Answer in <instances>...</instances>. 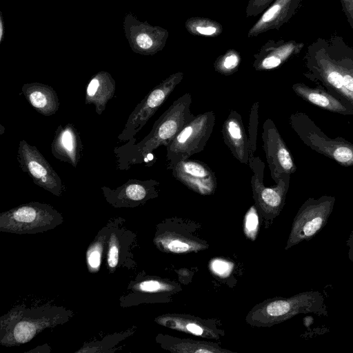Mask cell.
Masks as SVG:
<instances>
[{
    "mask_svg": "<svg viewBox=\"0 0 353 353\" xmlns=\"http://www.w3.org/2000/svg\"><path fill=\"white\" fill-rule=\"evenodd\" d=\"M17 159L21 170L28 174L35 185L54 196L62 195L65 188L61 177L36 146L21 140Z\"/></svg>",
    "mask_w": 353,
    "mask_h": 353,
    "instance_id": "obj_9",
    "label": "cell"
},
{
    "mask_svg": "<svg viewBox=\"0 0 353 353\" xmlns=\"http://www.w3.org/2000/svg\"><path fill=\"white\" fill-rule=\"evenodd\" d=\"M222 134L223 141L233 157L240 163L248 165L250 157L253 153L250 150L242 117L236 110H231L223 122Z\"/></svg>",
    "mask_w": 353,
    "mask_h": 353,
    "instance_id": "obj_19",
    "label": "cell"
},
{
    "mask_svg": "<svg viewBox=\"0 0 353 353\" xmlns=\"http://www.w3.org/2000/svg\"><path fill=\"white\" fill-rule=\"evenodd\" d=\"M72 316V311L62 307L26 308L21 319L0 338V343L7 347L24 344L45 329L67 322Z\"/></svg>",
    "mask_w": 353,
    "mask_h": 353,
    "instance_id": "obj_5",
    "label": "cell"
},
{
    "mask_svg": "<svg viewBox=\"0 0 353 353\" xmlns=\"http://www.w3.org/2000/svg\"><path fill=\"white\" fill-rule=\"evenodd\" d=\"M21 92L31 106L43 116L54 114L59 108L57 92L51 85L38 82L28 83L22 85Z\"/></svg>",
    "mask_w": 353,
    "mask_h": 353,
    "instance_id": "obj_21",
    "label": "cell"
},
{
    "mask_svg": "<svg viewBox=\"0 0 353 353\" xmlns=\"http://www.w3.org/2000/svg\"><path fill=\"white\" fill-rule=\"evenodd\" d=\"M159 325L199 337L218 340L224 336L212 320L202 319L186 314H164L155 318Z\"/></svg>",
    "mask_w": 353,
    "mask_h": 353,
    "instance_id": "obj_14",
    "label": "cell"
},
{
    "mask_svg": "<svg viewBox=\"0 0 353 353\" xmlns=\"http://www.w3.org/2000/svg\"><path fill=\"white\" fill-rule=\"evenodd\" d=\"M304 43L294 40H268L254 54L253 67L256 71L274 70L300 53Z\"/></svg>",
    "mask_w": 353,
    "mask_h": 353,
    "instance_id": "obj_15",
    "label": "cell"
},
{
    "mask_svg": "<svg viewBox=\"0 0 353 353\" xmlns=\"http://www.w3.org/2000/svg\"><path fill=\"white\" fill-rule=\"evenodd\" d=\"M26 310L24 305L12 309L0 320V336L6 334L21 319Z\"/></svg>",
    "mask_w": 353,
    "mask_h": 353,
    "instance_id": "obj_30",
    "label": "cell"
},
{
    "mask_svg": "<svg viewBox=\"0 0 353 353\" xmlns=\"http://www.w3.org/2000/svg\"><path fill=\"white\" fill-rule=\"evenodd\" d=\"M259 214L256 207L253 205L250 207L244 216L243 232L245 236L251 241H254L258 234L259 227Z\"/></svg>",
    "mask_w": 353,
    "mask_h": 353,
    "instance_id": "obj_29",
    "label": "cell"
},
{
    "mask_svg": "<svg viewBox=\"0 0 353 353\" xmlns=\"http://www.w3.org/2000/svg\"><path fill=\"white\" fill-rule=\"evenodd\" d=\"M241 62V57L239 52L234 49H229L216 59L214 68L216 72L229 76L238 70Z\"/></svg>",
    "mask_w": 353,
    "mask_h": 353,
    "instance_id": "obj_28",
    "label": "cell"
},
{
    "mask_svg": "<svg viewBox=\"0 0 353 353\" xmlns=\"http://www.w3.org/2000/svg\"><path fill=\"white\" fill-rule=\"evenodd\" d=\"M301 0H274L250 28L248 37L258 36L270 30H279L296 12Z\"/></svg>",
    "mask_w": 353,
    "mask_h": 353,
    "instance_id": "obj_20",
    "label": "cell"
},
{
    "mask_svg": "<svg viewBox=\"0 0 353 353\" xmlns=\"http://www.w3.org/2000/svg\"><path fill=\"white\" fill-rule=\"evenodd\" d=\"M153 241L159 250L170 254H189L208 248L205 241L168 226H158Z\"/></svg>",
    "mask_w": 353,
    "mask_h": 353,
    "instance_id": "obj_18",
    "label": "cell"
},
{
    "mask_svg": "<svg viewBox=\"0 0 353 353\" xmlns=\"http://www.w3.org/2000/svg\"><path fill=\"white\" fill-rule=\"evenodd\" d=\"M261 137L271 176L276 183L283 174L292 173L295 165L290 151L270 119H267L263 124Z\"/></svg>",
    "mask_w": 353,
    "mask_h": 353,
    "instance_id": "obj_12",
    "label": "cell"
},
{
    "mask_svg": "<svg viewBox=\"0 0 353 353\" xmlns=\"http://www.w3.org/2000/svg\"><path fill=\"white\" fill-rule=\"evenodd\" d=\"M123 220L118 218L110 221V228L106 242V263L110 272L121 266H128L130 245L134 239L132 232L121 225Z\"/></svg>",
    "mask_w": 353,
    "mask_h": 353,
    "instance_id": "obj_17",
    "label": "cell"
},
{
    "mask_svg": "<svg viewBox=\"0 0 353 353\" xmlns=\"http://www.w3.org/2000/svg\"><path fill=\"white\" fill-rule=\"evenodd\" d=\"M294 90L308 101L334 112H342L344 107L334 98L321 91L308 88L301 84L293 85Z\"/></svg>",
    "mask_w": 353,
    "mask_h": 353,
    "instance_id": "obj_25",
    "label": "cell"
},
{
    "mask_svg": "<svg viewBox=\"0 0 353 353\" xmlns=\"http://www.w3.org/2000/svg\"><path fill=\"white\" fill-rule=\"evenodd\" d=\"M274 0H249L245 9L246 17H256L263 12Z\"/></svg>",
    "mask_w": 353,
    "mask_h": 353,
    "instance_id": "obj_33",
    "label": "cell"
},
{
    "mask_svg": "<svg viewBox=\"0 0 353 353\" xmlns=\"http://www.w3.org/2000/svg\"><path fill=\"white\" fill-rule=\"evenodd\" d=\"M342 10L353 30V0H340Z\"/></svg>",
    "mask_w": 353,
    "mask_h": 353,
    "instance_id": "obj_34",
    "label": "cell"
},
{
    "mask_svg": "<svg viewBox=\"0 0 353 353\" xmlns=\"http://www.w3.org/2000/svg\"><path fill=\"white\" fill-rule=\"evenodd\" d=\"M248 165L253 172L250 182L254 205L265 220H273L284 206L290 174H283L276 186L266 187L263 183L264 163L252 154Z\"/></svg>",
    "mask_w": 353,
    "mask_h": 353,
    "instance_id": "obj_6",
    "label": "cell"
},
{
    "mask_svg": "<svg viewBox=\"0 0 353 353\" xmlns=\"http://www.w3.org/2000/svg\"><path fill=\"white\" fill-rule=\"evenodd\" d=\"M171 170L177 181L199 194L210 196L216 190L215 173L203 161L185 159L176 163Z\"/></svg>",
    "mask_w": 353,
    "mask_h": 353,
    "instance_id": "obj_13",
    "label": "cell"
},
{
    "mask_svg": "<svg viewBox=\"0 0 353 353\" xmlns=\"http://www.w3.org/2000/svg\"><path fill=\"white\" fill-rule=\"evenodd\" d=\"M175 288L171 283L151 278L134 282L128 290L132 292L130 294H156L172 292Z\"/></svg>",
    "mask_w": 353,
    "mask_h": 353,
    "instance_id": "obj_27",
    "label": "cell"
},
{
    "mask_svg": "<svg viewBox=\"0 0 353 353\" xmlns=\"http://www.w3.org/2000/svg\"><path fill=\"white\" fill-rule=\"evenodd\" d=\"M62 214L52 205L32 201L0 214V230L14 234H36L52 230L63 223Z\"/></svg>",
    "mask_w": 353,
    "mask_h": 353,
    "instance_id": "obj_3",
    "label": "cell"
},
{
    "mask_svg": "<svg viewBox=\"0 0 353 353\" xmlns=\"http://www.w3.org/2000/svg\"><path fill=\"white\" fill-rule=\"evenodd\" d=\"M215 119L214 111L205 112L194 116L183 127L165 147L168 170L203 150L213 132Z\"/></svg>",
    "mask_w": 353,
    "mask_h": 353,
    "instance_id": "obj_4",
    "label": "cell"
},
{
    "mask_svg": "<svg viewBox=\"0 0 353 353\" xmlns=\"http://www.w3.org/2000/svg\"><path fill=\"white\" fill-rule=\"evenodd\" d=\"M327 316L323 295L319 291L298 293L289 298L268 299L253 307L245 317L254 327H272L301 314Z\"/></svg>",
    "mask_w": 353,
    "mask_h": 353,
    "instance_id": "obj_2",
    "label": "cell"
},
{
    "mask_svg": "<svg viewBox=\"0 0 353 353\" xmlns=\"http://www.w3.org/2000/svg\"><path fill=\"white\" fill-rule=\"evenodd\" d=\"M123 27L131 50L141 55H154L162 50L169 36L166 29L141 21L130 12L125 14Z\"/></svg>",
    "mask_w": 353,
    "mask_h": 353,
    "instance_id": "obj_10",
    "label": "cell"
},
{
    "mask_svg": "<svg viewBox=\"0 0 353 353\" xmlns=\"http://www.w3.org/2000/svg\"><path fill=\"white\" fill-rule=\"evenodd\" d=\"M160 183L155 179H130L116 189L102 186L105 201L114 208H135L159 194Z\"/></svg>",
    "mask_w": 353,
    "mask_h": 353,
    "instance_id": "obj_11",
    "label": "cell"
},
{
    "mask_svg": "<svg viewBox=\"0 0 353 353\" xmlns=\"http://www.w3.org/2000/svg\"><path fill=\"white\" fill-rule=\"evenodd\" d=\"M259 103H253L250 113L248 125V139L251 152L254 154L256 150L257 128L259 124Z\"/></svg>",
    "mask_w": 353,
    "mask_h": 353,
    "instance_id": "obj_31",
    "label": "cell"
},
{
    "mask_svg": "<svg viewBox=\"0 0 353 353\" xmlns=\"http://www.w3.org/2000/svg\"><path fill=\"white\" fill-rule=\"evenodd\" d=\"M110 228V221L104 226L88 247L86 261L88 270L95 273L99 270L103 253L106 250V242Z\"/></svg>",
    "mask_w": 353,
    "mask_h": 353,
    "instance_id": "obj_24",
    "label": "cell"
},
{
    "mask_svg": "<svg viewBox=\"0 0 353 353\" xmlns=\"http://www.w3.org/2000/svg\"><path fill=\"white\" fill-rule=\"evenodd\" d=\"M346 245L348 248V259L353 262V230L351 231V233L350 234L349 237L346 241Z\"/></svg>",
    "mask_w": 353,
    "mask_h": 353,
    "instance_id": "obj_35",
    "label": "cell"
},
{
    "mask_svg": "<svg viewBox=\"0 0 353 353\" xmlns=\"http://www.w3.org/2000/svg\"><path fill=\"white\" fill-rule=\"evenodd\" d=\"M5 23L2 12H0V43H2L5 35Z\"/></svg>",
    "mask_w": 353,
    "mask_h": 353,
    "instance_id": "obj_36",
    "label": "cell"
},
{
    "mask_svg": "<svg viewBox=\"0 0 353 353\" xmlns=\"http://www.w3.org/2000/svg\"><path fill=\"white\" fill-rule=\"evenodd\" d=\"M116 91V81L106 71H100L92 77L87 85L85 103L92 104L95 112L101 115L108 101L114 97Z\"/></svg>",
    "mask_w": 353,
    "mask_h": 353,
    "instance_id": "obj_22",
    "label": "cell"
},
{
    "mask_svg": "<svg viewBox=\"0 0 353 353\" xmlns=\"http://www.w3.org/2000/svg\"><path fill=\"white\" fill-rule=\"evenodd\" d=\"M187 31L195 36L216 37L223 32L221 24L214 20L202 17H192L185 23Z\"/></svg>",
    "mask_w": 353,
    "mask_h": 353,
    "instance_id": "obj_26",
    "label": "cell"
},
{
    "mask_svg": "<svg viewBox=\"0 0 353 353\" xmlns=\"http://www.w3.org/2000/svg\"><path fill=\"white\" fill-rule=\"evenodd\" d=\"M334 203V198L328 196L305 201L293 220L285 249L314 237L327 224Z\"/></svg>",
    "mask_w": 353,
    "mask_h": 353,
    "instance_id": "obj_8",
    "label": "cell"
},
{
    "mask_svg": "<svg viewBox=\"0 0 353 353\" xmlns=\"http://www.w3.org/2000/svg\"><path fill=\"white\" fill-rule=\"evenodd\" d=\"M157 341L162 348L176 353H233L210 341L179 339L169 335L159 334Z\"/></svg>",
    "mask_w": 353,
    "mask_h": 353,
    "instance_id": "obj_23",
    "label": "cell"
},
{
    "mask_svg": "<svg viewBox=\"0 0 353 353\" xmlns=\"http://www.w3.org/2000/svg\"><path fill=\"white\" fill-rule=\"evenodd\" d=\"M183 78V73L177 72L154 86L129 115L123 130L117 137L119 141L128 142L134 139L137 134L169 97Z\"/></svg>",
    "mask_w": 353,
    "mask_h": 353,
    "instance_id": "obj_7",
    "label": "cell"
},
{
    "mask_svg": "<svg viewBox=\"0 0 353 353\" xmlns=\"http://www.w3.org/2000/svg\"><path fill=\"white\" fill-rule=\"evenodd\" d=\"M51 153L57 159L76 168L81 159L83 145L77 129L72 123L59 125L50 145Z\"/></svg>",
    "mask_w": 353,
    "mask_h": 353,
    "instance_id": "obj_16",
    "label": "cell"
},
{
    "mask_svg": "<svg viewBox=\"0 0 353 353\" xmlns=\"http://www.w3.org/2000/svg\"><path fill=\"white\" fill-rule=\"evenodd\" d=\"M192 99L187 92L179 97L154 123L149 132L141 141L135 144L136 139L126 144L116 146L114 153L117 169L129 170L135 164L145 161L149 154L157 148L167 146L183 127L195 115L190 110Z\"/></svg>",
    "mask_w": 353,
    "mask_h": 353,
    "instance_id": "obj_1",
    "label": "cell"
},
{
    "mask_svg": "<svg viewBox=\"0 0 353 353\" xmlns=\"http://www.w3.org/2000/svg\"><path fill=\"white\" fill-rule=\"evenodd\" d=\"M209 268L213 274L220 278H225L232 272L234 263L224 259L216 258L210 261Z\"/></svg>",
    "mask_w": 353,
    "mask_h": 353,
    "instance_id": "obj_32",
    "label": "cell"
}]
</instances>
